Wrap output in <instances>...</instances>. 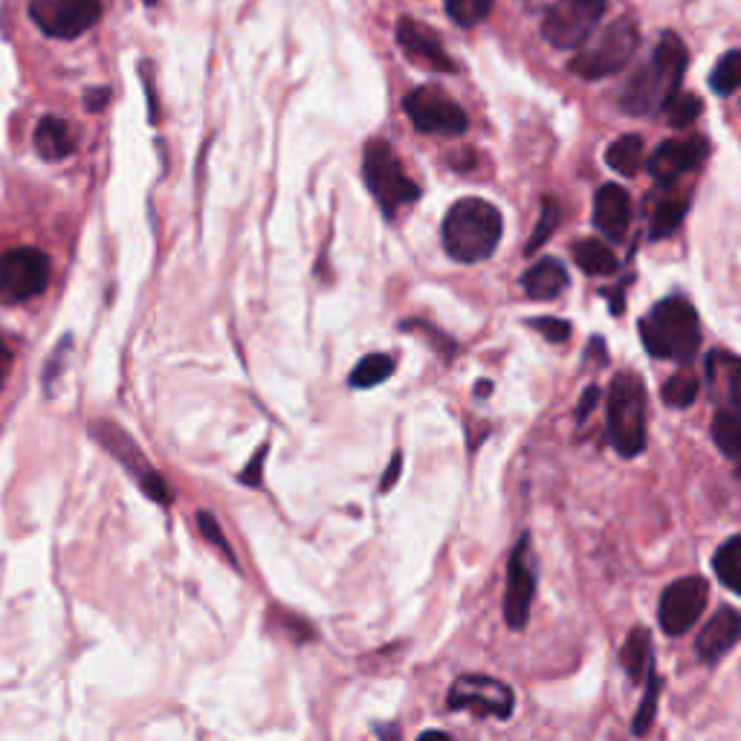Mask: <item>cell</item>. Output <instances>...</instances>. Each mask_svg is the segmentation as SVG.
Wrapping results in <instances>:
<instances>
[{
	"mask_svg": "<svg viewBox=\"0 0 741 741\" xmlns=\"http://www.w3.org/2000/svg\"><path fill=\"white\" fill-rule=\"evenodd\" d=\"M536 597V559L530 550V533H522L507 559V588H504V623L522 632L530 620Z\"/></svg>",
	"mask_w": 741,
	"mask_h": 741,
	"instance_id": "5bb4252c",
	"label": "cell"
},
{
	"mask_svg": "<svg viewBox=\"0 0 741 741\" xmlns=\"http://www.w3.org/2000/svg\"><path fill=\"white\" fill-rule=\"evenodd\" d=\"M605 163L623 177H634L643 165V139L634 137V134L614 139L605 151Z\"/></svg>",
	"mask_w": 741,
	"mask_h": 741,
	"instance_id": "cb8c5ba5",
	"label": "cell"
},
{
	"mask_svg": "<svg viewBox=\"0 0 741 741\" xmlns=\"http://www.w3.org/2000/svg\"><path fill=\"white\" fill-rule=\"evenodd\" d=\"M530 325L542 330L548 342H568V336H571V325L565 319H533Z\"/></svg>",
	"mask_w": 741,
	"mask_h": 741,
	"instance_id": "d590c367",
	"label": "cell"
},
{
	"mask_svg": "<svg viewBox=\"0 0 741 741\" xmlns=\"http://www.w3.org/2000/svg\"><path fill=\"white\" fill-rule=\"evenodd\" d=\"M397 44L403 47V53L412 58L414 64L432 70V73H455V61L446 53V47L440 44L438 32L414 18H400L397 24Z\"/></svg>",
	"mask_w": 741,
	"mask_h": 741,
	"instance_id": "2e32d148",
	"label": "cell"
},
{
	"mask_svg": "<svg viewBox=\"0 0 741 741\" xmlns=\"http://www.w3.org/2000/svg\"><path fill=\"white\" fill-rule=\"evenodd\" d=\"M640 339L655 359L689 362L701 345V322L695 307L681 296L663 299L646 319H640Z\"/></svg>",
	"mask_w": 741,
	"mask_h": 741,
	"instance_id": "3957f363",
	"label": "cell"
},
{
	"mask_svg": "<svg viewBox=\"0 0 741 741\" xmlns=\"http://www.w3.org/2000/svg\"><path fill=\"white\" fill-rule=\"evenodd\" d=\"M73 348V339L67 336L58 348H55L53 354H50V362H47V368H44V385L50 388L55 383V374H61V368H64V354Z\"/></svg>",
	"mask_w": 741,
	"mask_h": 741,
	"instance_id": "74e56055",
	"label": "cell"
},
{
	"mask_svg": "<svg viewBox=\"0 0 741 741\" xmlns=\"http://www.w3.org/2000/svg\"><path fill=\"white\" fill-rule=\"evenodd\" d=\"M417 741H452L449 739V733H443V730H426V733H420Z\"/></svg>",
	"mask_w": 741,
	"mask_h": 741,
	"instance_id": "ee69618b",
	"label": "cell"
},
{
	"mask_svg": "<svg viewBox=\"0 0 741 741\" xmlns=\"http://www.w3.org/2000/svg\"><path fill=\"white\" fill-rule=\"evenodd\" d=\"M698 391H701V383L687 374V371H681V374H672L663 388H660V400L669 406V409H689L692 403H695V397H698Z\"/></svg>",
	"mask_w": 741,
	"mask_h": 741,
	"instance_id": "f1b7e54d",
	"label": "cell"
},
{
	"mask_svg": "<svg viewBox=\"0 0 741 741\" xmlns=\"http://www.w3.org/2000/svg\"><path fill=\"white\" fill-rule=\"evenodd\" d=\"M666 113H669V122H672V128H689L698 116H701V110H704V102L695 96V93H675L669 102H666Z\"/></svg>",
	"mask_w": 741,
	"mask_h": 741,
	"instance_id": "d6a6232c",
	"label": "cell"
},
{
	"mask_svg": "<svg viewBox=\"0 0 741 741\" xmlns=\"http://www.w3.org/2000/svg\"><path fill=\"white\" fill-rule=\"evenodd\" d=\"M142 3H145V6H154V3H157V0H142Z\"/></svg>",
	"mask_w": 741,
	"mask_h": 741,
	"instance_id": "f6af8a7d",
	"label": "cell"
},
{
	"mask_svg": "<svg viewBox=\"0 0 741 741\" xmlns=\"http://www.w3.org/2000/svg\"><path fill=\"white\" fill-rule=\"evenodd\" d=\"M264 461H267V446H261V449L249 458V464L244 467V472L238 475V481H241V484H247V487H261Z\"/></svg>",
	"mask_w": 741,
	"mask_h": 741,
	"instance_id": "8d00e7d4",
	"label": "cell"
},
{
	"mask_svg": "<svg viewBox=\"0 0 741 741\" xmlns=\"http://www.w3.org/2000/svg\"><path fill=\"white\" fill-rule=\"evenodd\" d=\"M658 701H660V678L658 672H655V666H652L649 675H646V695H643V701H640V707H637V713H634L632 721V733L637 739L646 736V733L652 730L655 715H658Z\"/></svg>",
	"mask_w": 741,
	"mask_h": 741,
	"instance_id": "f546056e",
	"label": "cell"
},
{
	"mask_svg": "<svg viewBox=\"0 0 741 741\" xmlns=\"http://www.w3.org/2000/svg\"><path fill=\"white\" fill-rule=\"evenodd\" d=\"M707 157H710V142L704 137L666 139L649 157V174L658 180L660 186H672L689 171H698Z\"/></svg>",
	"mask_w": 741,
	"mask_h": 741,
	"instance_id": "9a60e30c",
	"label": "cell"
},
{
	"mask_svg": "<svg viewBox=\"0 0 741 741\" xmlns=\"http://www.w3.org/2000/svg\"><path fill=\"white\" fill-rule=\"evenodd\" d=\"M197 527H200L203 539H206V542H209L215 550H220V553H223V559H226L232 568H238V556H235V550H232V545H229V539L223 536L218 519H215L209 510H197Z\"/></svg>",
	"mask_w": 741,
	"mask_h": 741,
	"instance_id": "e575fe53",
	"label": "cell"
},
{
	"mask_svg": "<svg viewBox=\"0 0 741 741\" xmlns=\"http://www.w3.org/2000/svg\"><path fill=\"white\" fill-rule=\"evenodd\" d=\"M9 371H12V351H9V345L3 342V336H0V391H3V385H6Z\"/></svg>",
	"mask_w": 741,
	"mask_h": 741,
	"instance_id": "b9f144b4",
	"label": "cell"
},
{
	"mask_svg": "<svg viewBox=\"0 0 741 741\" xmlns=\"http://www.w3.org/2000/svg\"><path fill=\"white\" fill-rule=\"evenodd\" d=\"M32 24L58 41H73L102 18V0H29Z\"/></svg>",
	"mask_w": 741,
	"mask_h": 741,
	"instance_id": "8fae6325",
	"label": "cell"
},
{
	"mask_svg": "<svg viewBox=\"0 0 741 741\" xmlns=\"http://www.w3.org/2000/svg\"><path fill=\"white\" fill-rule=\"evenodd\" d=\"M556 226H559V200H556L553 194H545V197H542V212H539V226H536V232L530 235V241H527V249H524V252L533 255V249L545 247V241L556 232Z\"/></svg>",
	"mask_w": 741,
	"mask_h": 741,
	"instance_id": "836d02e7",
	"label": "cell"
},
{
	"mask_svg": "<svg viewBox=\"0 0 741 741\" xmlns=\"http://www.w3.org/2000/svg\"><path fill=\"white\" fill-rule=\"evenodd\" d=\"M608 438L623 458L646 449V391L632 371L617 374L608 388Z\"/></svg>",
	"mask_w": 741,
	"mask_h": 741,
	"instance_id": "277c9868",
	"label": "cell"
},
{
	"mask_svg": "<svg viewBox=\"0 0 741 741\" xmlns=\"http://www.w3.org/2000/svg\"><path fill=\"white\" fill-rule=\"evenodd\" d=\"M374 733L380 736V741H400V727L397 724H377Z\"/></svg>",
	"mask_w": 741,
	"mask_h": 741,
	"instance_id": "7bdbcfd3",
	"label": "cell"
},
{
	"mask_svg": "<svg viewBox=\"0 0 741 741\" xmlns=\"http://www.w3.org/2000/svg\"><path fill=\"white\" fill-rule=\"evenodd\" d=\"M707 600H710V585L698 574H689L666 585L658 603V623L663 634L681 637L692 632L707 608Z\"/></svg>",
	"mask_w": 741,
	"mask_h": 741,
	"instance_id": "7c38bea8",
	"label": "cell"
},
{
	"mask_svg": "<svg viewBox=\"0 0 741 741\" xmlns=\"http://www.w3.org/2000/svg\"><path fill=\"white\" fill-rule=\"evenodd\" d=\"M446 704H449V710H467L475 718L507 721V718H513V710H516V692L510 684L498 681L493 675L467 672V675L455 678V684L449 687Z\"/></svg>",
	"mask_w": 741,
	"mask_h": 741,
	"instance_id": "30bf717a",
	"label": "cell"
},
{
	"mask_svg": "<svg viewBox=\"0 0 741 741\" xmlns=\"http://www.w3.org/2000/svg\"><path fill=\"white\" fill-rule=\"evenodd\" d=\"M403 110H406V116L412 119V125L420 134L461 137L469 125L464 108L438 87H417V90H412L403 99Z\"/></svg>",
	"mask_w": 741,
	"mask_h": 741,
	"instance_id": "4fadbf2b",
	"label": "cell"
},
{
	"mask_svg": "<svg viewBox=\"0 0 741 741\" xmlns=\"http://www.w3.org/2000/svg\"><path fill=\"white\" fill-rule=\"evenodd\" d=\"M400 469H403V455L400 452H394V458H391V464L385 469L383 481H380V493H391V487L397 484V478H400Z\"/></svg>",
	"mask_w": 741,
	"mask_h": 741,
	"instance_id": "ab89813d",
	"label": "cell"
},
{
	"mask_svg": "<svg viewBox=\"0 0 741 741\" xmlns=\"http://www.w3.org/2000/svg\"><path fill=\"white\" fill-rule=\"evenodd\" d=\"M394 368H397L394 357H388V354H368V357H362L354 365L348 383H351V388H374V385L385 383L394 374Z\"/></svg>",
	"mask_w": 741,
	"mask_h": 741,
	"instance_id": "d4e9b609",
	"label": "cell"
},
{
	"mask_svg": "<svg viewBox=\"0 0 741 741\" xmlns=\"http://www.w3.org/2000/svg\"><path fill=\"white\" fill-rule=\"evenodd\" d=\"M620 666L626 669L632 684H643L649 669L655 666V652H652V634L643 626H634L623 649H620Z\"/></svg>",
	"mask_w": 741,
	"mask_h": 741,
	"instance_id": "44dd1931",
	"label": "cell"
},
{
	"mask_svg": "<svg viewBox=\"0 0 741 741\" xmlns=\"http://www.w3.org/2000/svg\"><path fill=\"white\" fill-rule=\"evenodd\" d=\"M504 232L501 212L481 197L458 200L443 220V249L461 264L487 261Z\"/></svg>",
	"mask_w": 741,
	"mask_h": 741,
	"instance_id": "7a4b0ae2",
	"label": "cell"
},
{
	"mask_svg": "<svg viewBox=\"0 0 741 741\" xmlns=\"http://www.w3.org/2000/svg\"><path fill=\"white\" fill-rule=\"evenodd\" d=\"M362 174H365V186L371 189L374 200L380 203L385 218H394L400 209L412 206L414 200L420 197L417 183L409 180L400 157L394 154V148L385 139H371L365 145Z\"/></svg>",
	"mask_w": 741,
	"mask_h": 741,
	"instance_id": "8992f818",
	"label": "cell"
},
{
	"mask_svg": "<svg viewBox=\"0 0 741 741\" xmlns=\"http://www.w3.org/2000/svg\"><path fill=\"white\" fill-rule=\"evenodd\" d=\"M594 226L605 241L620 244L632 226V194L617 183H605L594 197Z\"/></svg>",
	"mask_w": 741,
	"mask_h": 741,
	"instance_id": "e0dca14e",
	"label": "cell"
},
{
	"mask_svg": "<svg viewBox=\"0 0 741 741\" xmlns=\"http://www.w3.org/2000/svg\"><path fill=\"white\" fill-rule=\"evenodd\" d=\"M495 0H446V12L458 27H478L493 12Z\"/></svg>",
	"mask_w": 741,
	"mask_h": 741,
	"instance_id": "1f68e13d",
	"label": "cell"
},
{
	"mask_svg": "<svg viewBox=\"0 0 741 741\" xmlns=\"http://www.w3.org/2000/svg\"><path fill=\"white\" fill-rule=\"evenodd\" d=\"M35 151L44 163H61L76 151V134L67 119L61 116H41L35 125Z\"/></svg>",
	"mask_w": 741,
	"mask_h": 741,
	"instance_id": "d6986e66",
	"label": "cell"
},
{
	"mask_svg": "<svg viewBox=\"0 0 741 741\" xmlns=\"http://www.w3.org/2000/svg\"><path fill=\"white\" fill-rule=\"evenodd\" d=\"M741 634V617L733 605H724L718 608L710 623L698 632L695 637V655L704 660V663H718L721 658H727L736 643H739Z\"/></svg>",
	"mask_w": 741,
	"mask_h": 741,
	"instance_id": "ac0fdd59",
	"label": "cell"
},
{
	"mask_svg": "<svg viewBox=\"0 0 741 741\" xmlns=\"http://www.w3.org/2000/svg\"><path fill=\"white\" fill-rule=\"evenodd\" d=\"M713 440L727 461L739 458V417L733 409H718L713 417Z\"/></svg>",
	"mask_w": 741,
	"mask_h": 741,
	"instance_id": "83f0119b",
	"label": "cell"
},
{
	"mask_svg": "<svg viewBox=\"0 0 741 741\" xmlns=\"http://www.w3.org/2000/svg\"><path fill=\"white\" fill-rule=\"evenodd\" d=\"M522 287L527 299L533 302H550L568 287V270L559 258H539L527 273L522 275Z\"/></svg>",
	"mask_w": 741,
	"mask_h": 741,
	"instance_id": "ffe728a7",
	"label": "cell"
},
{
	"mask_svg": "<svg viewBox=\"0 0 741 741\" xmlns=\"http://www.w3.org/2000/svg\"><path fill=\"white\" fill-rule=\"evenodd\" d=\"M574 261L585 275H611L617 270V255L614 249L603 244L600 238H582L574 244Z\"/></svg>",
	"mask_w": 741,
	"mask_h": 741,
	"instance_id": "603a6c76",
	"label": "cell"
},
{
	"mask_svg": "<svg viewBox=\"0 0 741 741\" xmlns=\"http://www.w3.org/2000/svg\"><path fill=\"white\" fill-rule=\"evenodd\" d=\"M739 548H741V536H730L721 548L715 550V556H713L715 577H718V582H721L727 591H733V594H739V579H741Z\"/></svg>",
	"mask_w": 741,
	"mask_h": 741,
	"instance_id": "484cf974",
	"label": "cell"
},
{
	"mask_svg": "<svg viewBox=\"0 0 741 741\" xmlns=\"http://www.w3.org/2000/svg\"><path fill=\"white\" fill-rule=\"evenodd\" d=\"M640 47V29L632 18H617L614 24L588 38L582 44L579 55L571 61V73H577L588 82H597V79H608V76H617L637 53Z\"/></svg>",
	"mask_w": 741,
	"mask_h": 741,
	"instance_id": "5b68a950",
	"label": "cell"
},
{
	"mask_svg": "<svg viewBox=\"0 0 741 741\" xmlns=\"http://www.w3.org/2000/svg\"><path fill=\"white\" fill-rule=\"evenodd\" d=\"M687 215V200H678V197H663L655 203L652 209V226H649V238L660 241V238H669L681 220Z\"/></svg>",
	"mask_w": 741,
	"mask_h": 741,
	"instance_id": "4316f807",
	"label": "cell"
},
{
	"mask_svg": "<svg viewBox=\"0 0 741 741\" xmlns=\"http://www.w3.org/2000/svg\"><path fill=\"white\" fill-rule=\"evenodd\" d=\"M608 0H556L542 21V35L556 50H577L600 27Z\"/></svg>",
	"mask_w": 741,
	"mask_h": 741,
	"instance_id": "9c48e42d",
	"label": "cell"
},
{
	"mask_svg": "<svg viewBox=\"0 0 741 741\" xmlns=\"http://www.w3.org/2000/svg\"><path fill=\"white\" fill-rule=\"evenodd\" d=\"M741 84V55L739 50H730L718 64H715L713 76H710V87L718 96H733Z\"/></svg>",
	"mask_w": 741,
	"mask_h": 741,
	"instance_id": "4dcf8cb0",
	"label": "cell"
},
{
	"mask_svg": "<svg viewBox=\"0 0 741 741\" xmlns=\"http://www.w3.org/2000/svg\"><path fill=\"white\" fill-rule=\"evenodd\" d=\"M600 394H603V391H600L597 385H588V388H585V394H582V400H579V409H577L579 423H585V420H588V414L597 409V403H600Z\"/></svg>",
	"mask_w": 741,
	"mask_h": 741,
	"instance_id": "f35d334b",
	"label": "cell"
},
{
	"mask_svg": "<svg viewBox=\"0 0 741 741\" xmlns=\"http://www.w3.org/2000/svg\"><path fill=\"white\" fill-rule=\"evenodd\" d=\"M50 284V258L35 247L0 252V304L18 307L41 296Z\"/></svg>",
	"mask_w": 741,
	"mask_h": 741,
	"instance_id": "ba28073f",
	"label": "cell"
},
{
	"mask_svg": "<svg viewBox=\"0 0 741 741\" xmlns=\"http://www.w3.org/2000/svg\"><path fill=\"white\" fill-rule=\"evenodd\" d=\"M689 64L687 44L675 32H663L655 47V58L643 64L620 93V105L632 116H646L666 108V102L681 93V79Z\"/></svg>",
	"mask_w": 741,
	"mask_h": 741,
	"instance_id": "6da1fadb",
	"label": "cell"
},
{
	"mask_svg": "<svg viewBox=\"0 0 741 741\" xmlns=\"http://www.w3.org/2000/svg\"><path fill=\"white\" fill-rule=\"evenodd\" d=\"M707 380L713 385V394L724 391L727 406L736 412L739 409V357L733 351H710Z\"/></svg>",
	"mask_w": 741,
	"mask_h": 741,
	"instance_id": "7402d4cb",
	"label": "cell"
},
{
	"mask_svg": "<svg viewBox=\"0 0 741 741\" xmlns=\"http://www.w3.org/2000/svg\"><path fill=\"white\" fill-rule=\"evenodd\" d=\"M108 99H110L108 87H93V90H87V93H84V105H87L90 113H96V110L105 108V105H108Z\"/></svg>",
	"mask_w": 741,
	"mask_h": 741,
	"instance_id": "60d3db41",
	"label": "cell"
},
{
	"mask_svg": "<svg viewBox=\"0 0 741 741\" xmlns=\"http://www.w3.org/2000/svg\"><path fill=\"white\" fill-rule=\"evenodd\" d=\"M90 435L99 440L110 455L125 467V472L137 481L139 490L148 495L151 501H157V504H163V507H168V504L174 501V493H171L168 481H165L157 469L148 464V458L142 455V449L134 443V438H131L128 432H122L116 423L96 420V423H90Z\"/></svg>",
	"mask_w": 741,
	"mask_h": 741,
	"instance_id": "52a82bcc",
	"label": "cell"
}]
</instances>
